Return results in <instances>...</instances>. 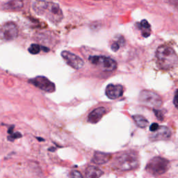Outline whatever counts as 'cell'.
<instances>
[{
	"mask_svg": "<svg viewBox=\"0 0 178 178\" xmlns=\"http://www.w3.org/2000/svg\"><path fill=\"white\" fill-rule=\"evenodd\" d=\"M134 119V123L140 128H145L148 125L149 122L144 116L141 115H134L132 117Z\"/></svg>",
	"mask_w": 178,
	"mask_h": 178,
	"instance_id": "16",
	"label": "cell"
},
{
	"mask_svg": "<svg viewBox=\"0 0 178 178\" xmlns=\"http://www.w3.org/2000/svg\"><path fill=\"white\" fill-rule=\"evenodd\" d=\"M70 178H83V176L79 171H72L70 173Z\"/></svg>",
	"mask_w": 178,
	"mask_h": 178,
	"instance_id": "20",
	"label": "cell"
},
{
	"mask_svg": "<svg viewBox=\"0 0 178 178\" xmlns=\"http://www.w3.org/2000/svg\"><path fill=\"white\" fill-rule=\"evenodd\" d=\"M138 154L133 150L125 151L120 153L113 163V167L118 171H127L136 169L139 167Z\"/></svg>",
	"mask_w": 178,
	"mask_h": 178,
	"instance_id": "2",
	"label": "cell"
},
{
	"mask_svg": "<svg viewBox=\"0 0 178 178\" xmlns=\"http://www.w3.org/2000/svg\"><path fill=\"white\" fill-rule=\"evenodd\" d=\"M171 131L168 127L159 126L158 130L150 136V139L153 141L168 140L171 138Z\"/></svg>",
	"mask_w": 178,
	"mask_h": 178,
	"instance_id": "10",
	"label": "cell"
},
{
	"mask_svg": "<svg viewBox=\"0 0 178 178\" xmlns=\"http://www.w3.org/2000/svg\"><path fill=\"white\" fill-rule=\"evenodd\" d=\"M153 111L154 112V113H155V115L156 116V118H157L159 121H163V119H164V114H163L162 111L159 110H156V109H154Z\"/></svg>",
	"mask_w": 178,
	"mask_h": 178,
	"instance_id": "21",
	"label": "cell"
},
{
	"mask_svg": "<svg viewBox=\"0 0 178 178\" xmlns=\"http://www.w3.org/2000/svg\"><path fill=\"white\" fill-rule=\"evenodd\" d=\"M33 8L36 13L54 23H59L63 19V13L59 6L53 2L38 0L33 4Z\"/></svg>",
	"mask_w": 178,
	"mask_h": 178,
	"instance_id": "1",
	"label": "cell"
},
{
	"mask_svg": "<svg viewBox=\"0 0 178 178\" xmlns=\"http://www.w3.org/2000/svg\"><path fill=\"white\" fill-rule=\"evenodd\" d=\"M103 174L101 169L95 166H90L86 171V178H100Z\"/></svg>",
	"mask_w": 178,
	"mask_h": 178,
	"instance_id": "14",
	"label": "cell"
},
{
	"mask_svg": "<svg viewBox=\"0 0 178 178\" xmlns=\"http://www.w3.org/2000/svg\"><path fill=\"white\" fill-rule=\"evenodd\" d=\"M89 60L93 65L105 72L114 71L117 68V63L110 57L104 56H91Z\"/></svg>",
	"mask_w": 178,
	"mask_h": 178,
	"instance_id": "5",
	"label": "cell"
},
{
	"mask_svg": "<svg viewBox=\"0 0 178 178\" xmlns=\"http://www.w3.org/2000/svg\"><path fill=\"white\" fill-rule=\"evenodd\" d=\"M23 7V2L20 0L10 1L5 4V8L9 10H20Z\"/></svg>",
	"mask_w": 178,
	"mask_h": 178,
	"instance_id": "17",
	"label": "cell"
},
{
	"mask_svg": "<svg viewBox=\"0 0 178 178\" xmlns=\"http://www.w3.org/2000/svg\"><path fill=\"white\" fill-rule=\"evenodd\" d=\"M173 104H174V106L176 107V109H178V89H177L175 92L174 98H173Z\"/></svg>",
	"mask_w": 178,
	"mask_h": 178,
	"instance_id": "22",
	"label": "cell"
},
{
	"mask_svg": "<svg viewBox=\"0 0 178 178\" xmlns=\"http://www.w3.org/2000/svg\"><path fill=\"white\" fill-rule=\"evenodd\" d=\"M138 27L142 31V34L144 37L147 38L150 35L151 27L147 20H143L142 21H141L140 22L138 23Z\"/></svg>",
	"mask_w": 178,
	"mask_h": 178,
	"instance_id": "15",
	"label": "cell"
},
{
	"mask_svg": "<svg viewBox=\"0 0 178 178\" xmlns=\"http://www.w3.org/2000/svg\"><path fill=\"white\" fill-rule=\"evenodd\" d=\"M45 51H48L49 49L44 48V47H42L39 45L38 44H32L30 45V47L28 48V51H29V53H31V54H37L40 52L41 50Z\"/></svg>",
	"mask_w": 178,
	"mask_h": 178,
	"instance_id": "18",
	"label": "cell"
},
{
	"mask_svg": "<svg viewBox=\"0 0 178 178\" xmlns=\"http://www.w3.org/2000/svg\"><path fill=\"white\" fill-rule=\"evenodd\" d=\"M61 57L70 67L75 70H79L84 65L83 59L73 53L68 51H63L61 54Z\"/></svg>",
	"mask_w": 178,
	"mask_h": 178,
	"instance_id": "8",
	"label": "cell"
},
{
	"mask_svg": "<svg viewBox=\"0 0 178 178\" xmlns=\"http://www.w3.org/2000/svg\"><path fill=\"white\" fill-rule=\"evenodd\" d=\"M106 95L109 99L115 100L121 97L123 94V86L121 84H109L106 89Z\"/></svg>",
	"mask_w": 178,
	"mask_h": 178,
	"instance_id": "11",
	"label": "cell"
},
{
	"mask_svg": "<svg viewBox=\"0 0 178 178\" xmlns=\"http://www.w3.org/2000/svg\"><path fill=\"white\" fill-rule=\"evenodd\" d=\"M170 167V162L166 159L155 156L149 161L145 170L153 175H161L168 170Z\"/></svg>",
	"mask_w": 178,
	"mask_h": 178,
	"instance_id": "4",
	"label": "cell"
},
{
	"mask_svg": "<svg viewBox=\"0 0 178 178\" xmlns=\"http://www.w3.org/2000/svg\"><path fill=\"white\" fill-rule=\"evenodd\" d=\"M106 112L107 110L104 107H98L97 109H95L89 113L88 116V121L90 123H97L102 118Z\"/></svg>",
	"mask_w": 178,
	"mask_h": 178,
	"instance_id": "12",
	"label": "cell"
},
{
	"mask_svg": "<svg viewBox=\"0 0 178 178\" xmlns=\"http://www.w3.org/2000/svg\"><path fill=\"white\" fill-rule=\"evenodd\" d=\"M139 101L145 106L158 109L162 105V99L159 95L154 91L144 90L141 92L139 95Z\"/></svg>",
	"mask_w": 178,
	"mask_h": 178,
	"instance_id": "6",
	"label": "cell"
},
{
	"mask_svg": "<svg viewBox=\"0 0 178 178\" xmlns=\"http://www.w3.org/2000/svg\"><path fill=\"white\" fill-rule=\"evenodd\" d=\"M10 136L12 138V139H11V140L13 141L14 139L20 138V137L22 136V135H21V134H20V132H16V133H14V134H12L11 135H10Z\"/></svg>",
	"mask_w": 178,
	"mask_h": 178,
	"instance_id": "25",
	"label": "cell"
},
{
	"mask_svg": "<svg viewBox=\"0 0 178 178\" xmlns=\"http://www.w3.org/2000/svg\"><path fill=\"white\" fill-rule=\"evenodd\" d=\"M158 65L163 70H170L177 65L178 58L173 48L167 45L159 47L156 51Z\"/></svg>",
	"mask_w": 178,
	"mask_h": 178,
	"instance_id": "3",
	"label": "cell"
},
{
	"mask_svg": "<svg viewBox=\"0 0 178 178\" xmlns=\"http://www.w3.org/2000/svg\"><path fill=\"white\" fill-rule=\"evenodd\" d=\"M111 159V154L108 153L95 152L94 153L93 157L92 159V162L98 165H102L109 162Z\"/></svg>",
	"mask_w": 178,
	"mask_h": 178,
	"instance_id": "13",
	"label": "cell"
},
{
	"mask_svg": "<svg viewBox=\"0 0 178 178\" xmlns=\"http://www.w3.org/2000/svg\"><path fill=\"white\" fill-rule=\"evenodd\" d=\"M123 42H124V39L123 38H122L121 39H118V41H115V42H113L112 45H111V48L112 49L113 51H116L119 50L120 47L122 45V44H123Z\"/></svg>",
	"mask_w": 178,
	"mask_h": 178,
	"instance_id": "19",
	"label": "cell"
},
{
	"mask_svg": "<svg viewBox=\"0 0 178 178\" xmlns=\"http://www.w3.org/2000/svg\"><path fill=\"white\" fill-rule=\"evenodd\" d=\"M18 29L16 25L9 22L3 25L1 29V38L5 40H13L17 38Z\"/></svg>",
	"mask_w": 178,
	"mask_h": 178,
	"instance_id": "9",
	"label": "cell"
},
{
	"mask_svg": "<svg viewBox=\"0 0 178 178\" xmlns=\"http://www.w3.org/2000/svg\"><path fill=\"white\" fill-rule=\"evenodd\" d=\"M29 82L42 91L52 93L55 91V85L50 80L43 76H38L29 80Z\"/></svg>",
	"mask_w": 178,
	"mask_h": 178,
	"instance_id": "7",
	"label": "cell"
},
{
	"mask_svg": "<svg viewBox=\"0 0 178 178\" xmlns=\"http://www.w3.org/2000/svg\"><path fill=\"white\" fill-rule=\"evenodd\" d=\"M159 127V125L157 123H153L150 125V130L151 132H155V131L157 130Z\"/></svg>",
	"mask_w": 178,
	"mask_h": 178,
	"instance_id": "24",
	"label": "cell"
},
{
	"mask_svg": "<svg viewBox=\"0 0 178 178\" xmlns=\"http://www.w3.org/2000/svg\"><path fill=\"white\" fill-rule=\"evenodd\" d=\"M168 4L178 10V0H168Z\"/></svg>",
	"mask_w": 178,
	"mask_h": 178,
	"instance_id": "23",
	"label": "cell"
}]
</instances>
